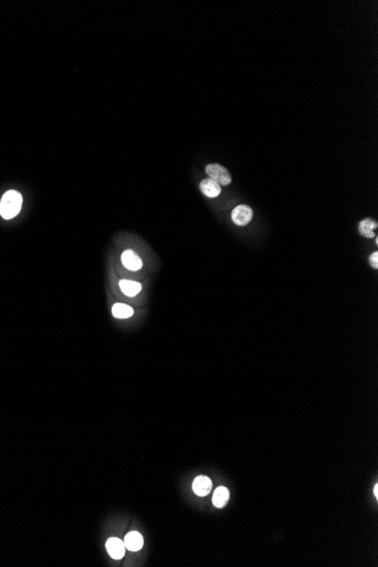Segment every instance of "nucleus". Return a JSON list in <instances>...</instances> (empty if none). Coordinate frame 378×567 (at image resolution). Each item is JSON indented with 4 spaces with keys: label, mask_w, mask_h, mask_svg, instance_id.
Here are the masks:
<instances>
[{
    "label": "nucleus",
    "mask_w": 378,
    "mask_h": 567,
    "mask_svg": "<svg viewBox=\"0 0 378 567\" xmlns=\"http://www.w3.org/2000/svg\"><path fill=\"white\" fill-rule=\"evenodd\" d=\"M23 203V197L16 190H8L0 201V215L3 219L10 220L20 213Z\"/></svg>",
    "instance_id": "f257e3e1"
},
{
    "label": "nucleus",
    "mask_w": 378,
    "mask_h": 567,
    "mask_svg": "<svg viewBox=\"0 0 378 567\" xmlns=\"http://www.w3.org/2000/svg\"><path fill=\"white\" fill-rule=\"evenodd\" d=\"M205 171L207 173V176H209V178L214 180V181H216L220 186L221 185H224V186L230 185L231 176L227 169L222 167V165L209 164L206 167Z\"/></svg>",
    "instance_id": "f03ea898"
},
{
    "label": "nucleus",
    "mask_w": 378,
    "mask_h": 567,
    "mask_svg": "<svg viewBox=\"0 0 378 567\" xmlns=\"http://www.w3.org/2000/svg\"><path fill=\"white\" fill-rule=\"evenodd\" d=\"M254 215L253 209L247 205H238L231 213L232 221L237 226H246L252 221Z\"/></svg>",
    "instance_id": "7ed1b4c3"
},
{
    "label": "nucleus",
    "mask_w": 378,
    "mask_h": 567,
    "mask_svg": "<svg viewBox=\"0 0 378 567\" xmlns=\"http://www.w3.org/2000/svg\"><path fill=\"white\" fill-rule=\"evenodd\" d=\"M105 546H107L109 555H110L114 559H121L123 556H125L126 551L125 543L120 539H118V538H110V539L107 541V544H105Z\"/></svg>",
    "instance_id": "20e7f679"
},
{
    "label": "nucleus",
    "mask_w": 378,
    "mask_h": 567,
    "mask_svg": "<svg viewBox=\"0 0 378 567\" xmlns=\"http://www.w3.org/2000/svg\"><path fill=\"white\" fill-rule=\"evenodd\" d=\"M211 489H212V481L206 476H199L192 482V490H194L196 495L201 497L209 495L211 493Z\"/></svg>",
    "instance_id": "39448f33"
},
{
    "label": "nucleus",
    "mask_w": 378,
    "mask_h": 567,
    "mask_svg": "<svg viewBox=\"0 0 378 567\" xmlns=\"http://www.w3.org/2000/svg\"><path fill=\"white\" fill-rule=\"evenodd\" d=\"M121 262L123 266L129 271H138L142 269V266H143V263H142L141 258L138 257L136 252L130 250V249L123 251V254L121 256Z\"/></svg>",
    "instance_id": "423d86ee"
},
{
    "label": "nucleus",
    "mask_w": 378,
    "mask_h": 567,
    "mask_svg": "<svg viewBox=\"0 0 378 567\" xmlns=\"http://www.w3.org/2000/svg\"><path fill=\"white\" fill-rule=\"evenodd\" d=\"M123 543H125V547L128 549V550L138 551L140 549H142V547H143L144 539L143 537H142V534L138 533L137 531H132V532L127 534Z\"/></svg>",
    "instance_id": "0eeeda50"
},
{
    "label": "nucleus",
    "mask_w": 378,
    "mask_h": 567,
    "mask_svg": "<svg viewBox=\"0 0 378 567\" xmlns=\"http://www.w3.org/2000/svg\"><path fill=\"white\" fill-rule=\"evenodd\" d=\"M201 190L202 193L205 195L207 197H211V198H214V197H217L221 193V186L217 183L216 181H214L211 178H207L204 179L203 181L201 182Z\"/></svg>",
    "instance_id": "6e6552de"
},
{
    "label": "nucleus",
    "mask_w": 378,
    "mask_h": 567,
    "mask_svg": "<svg viewBox=\"0 0 378 567\" xmlns=\"http://www.w3.org/2000/svg\"><path fill=\"white\" fill-rule=\"evenodd\" d=\"M229 497H230V493L225 487H219L215 489L213 494V504L214 506L217 508L224 507L229 501Z\"/></svg>",
    "instance_id": "1a4fd4ad"
},
{
    "label": "nucleus",
    "mask_w": 378,
    "mask_h": 567,
    "mask_svg": "<svg viewBox=\"0 0 378 567\" xmlns=\"http://www.w3.org/2000/svg\"><path fill=\"white\" fill-rule=\"evenodd\" d=\"M119 287H120L123 294L128 295V297H135L142 290V285L140 283L129 280H121L119 282Z\"/></svg>",
    "instance_id": "9d476101"
},
{
    "label": "nucleus",
    "mask_w": 378,
    "mask_h": 567,
    "mask_svg": "<svg viewBox=\"0 0 378 567\" xmlns=\"http://www.w3.org/2000/svg\"><path fill=\"white\" fill-rule=\"evenodd\" d=\"M377 227L378 225L376 221H374L372 219H366L359 223V232H360L361 236L366 238H374L375 237L374 230H375Z\"/></svg>",
    "instance_id": "9b49d317"
},
{
    "label": "nucleus",
    "mask_w": 378,
    "mask_h": 567,
    "mask_svg": "<svg viewBox=\"0 0 378 567\" xmlns=\"http://www.w3.org/2000/svg\"><path fill=\"white\" fill-rule=\"evenodd\" d=\"M134 314V310L130 306L125 305V303H116L112 307V315L116 318H129Z\"/></svg>",
    "instance_id": "f8f14e48"
},
{
    "label": "nucleus",
    "mask_w": 378,
    "mask_h": 567,
    "mask_svg": "<svg viewBox=\"0 0 378 567\" xmlns=\"http://www.w3.org/2000/svg\"><path fill=\"white\" fill-rule=\"evenodd\" d=\"M370 263H372L373 267L378 269V252L377 251H375L374 254H372V256H370Z\"/></svg>",
    "instance_id": "ddd939ff"
},
{
    "label": "nucleus",
    "mask_w": 378,
    "mask_h": 567,
    "mask_svg": "<svg viewBox=\"0 0 378 567\" xmlns=\"http://www.w3.org/2000/svg\"><path fill=\"white\" fill-rule=\"evenodd\" d=\"M374 494H375L376 497H378V485H375V488H374Z\"/></svg>",
    "instance_id": "4468645a"
}]
</instances>
